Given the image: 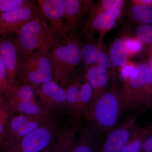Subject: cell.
<instances>
[{
    "instance_id": "24",
    "label": "cell",
    "mask_w": 152,
    "mask_h": 152,
    "mask_svg": "<svg viewBox=\"0 0 152 152\" xmlns=\"http://www.w3.org/2000/svg\"><path fill=\"white\" fill-rule=\"evenodd\" d=\"M15 113L5 102H0V145L4 141L9 121Z\"/></svg>"
},
{
    "instance_id": "11",
    "label": "cell",
    "mask_w": 152,
    "mask_h": 152,
    "mask_svg": "<svg viewBox=\"0 0 152 152\" xmlns=\"http://www.w3.org/2000/svg\"><path fill=\"white\" fill-rule=\"evenodd\" d=\"M37 2L42 15L50 23L55 38H59L66 43L70 40L65 27L64 0H38Z\"/></svg>"
},
{
    "instance_id": "3",
    "label": "cell",
    "mask_w": 152,
    "mask_h": 152,
    "mask_svg": "<svg viewBox=\"0 0 152 152\" xmlns=\"http://www.w3.org/2000/svg\"><path fill=\"white\" fill-rule=\"evenodd\" d=\"M54 116L21 138L0 145V152H41L53 145L60 129Z\"/></svg>"
},
{
    "instance_id": "15",
    "label": "cell",
    "mask_w": 152,
    "mask_h": 152,
    "mask_svg": "<svg viewBox=\"0 0 152 152\" xmlns=\"http://www.w3.org/2000/svg\"><path fill=\"white\" fill-rule=\"evenodd\" d=\"M85 77L93 90L91 103L96 100L107 90L109 81L108 71L103 66H93L88 69Z\"/></svg>"
},
{
    "instance_id": "22",
    "label": "cell",
    "mask_w": 152,
    "mask_h": 152,
    "mask_svg": "<svg viewBox=\"0 0 152 152\" xmlns=\"http://www.w3.org/2000/svg\"><path fill=\"white\" fill-rule=\"evenodd\" d=\"M112 65L118 68H123L128 62V54L124 41L117 38L114 41L110 51V56Z\"/></svg>"
},
{
    "instance_id": "27",
    "label": "cell",
    "mask_w": 152,
    "mask_h": 152,
    "mask_svg": "<svg viewBox=\"0 0 152 152\" xmlns=\"http://www.w3.org/2000/svg\"><path fill=\"white\" fill-rule=\"evenodd\" d=\"M33 1L30 0H0V13L20 8Z\"/></svg>"
},
{
    "instance_id": "2",
    "label": "cell",
    "mask_w": 152,
    "mask_h": 152,
    "mask_svg": "<svg viewBox=\"0 0 152 152\" xmlns=\"http://www.w3.org/2000/svg\"><path fill=\"white\" fill-rule=\"evenodd\" d=\"M44 16L31 21L17 33L15 41L21 60L37 51H51L54 36Z\"/></svg>"
},
{
    "instance_id": "16",
    "label": "cell",
    "mask_w": 152,
    "mask_h": 152,
    "mask_svg": "<svg viewBox=\"0 0 152 152\" xmlns=\"http://www.w3.org/2000/svg\"><path fill=\"white\" fill-rule=\"evenodd\" d=\"M84 1L64 0L65 27L67 34L72 39L84 12Z\"/></svg>"
},
{
    "instance_id": "12",
    "label": "cell",
    "mask_w": 152,
    "mask_h": 152,
    "mask_svg": "<svg viewBox=\"0 0 152 152\" xmlns=\"http://www.w3.org/2000/svg\"><path fill=\"white\" fill-rule=\"evenodd\" d=\"M0 56L7 72L8 89L18 80L21 59L18 49L14 39L7 35H0Z\"/></svg>"
},
{
    "instance_id": "10",
    "label": "cell",
    "mask_w": 152,
    "mask_h": 152,
    "mask_svg": "<svg viewBox=\"0 0 152 152\" xmlns=\"http://www.w3.org/2000/svg\"><path fill=\"white\" fill-rule=\"evenodd\" d=\"M33 90L45 108L54 113L55 112H69L66 89L54 80L42 84Z\"/></svg>"
},
{
    "instance_id": "1",
    "label": "cell",
    "mask_w": 152,
    "mask_h": 152,
    "mask_svg": "<svg viewBox=\"0 0 152 152\" xmlns=\"http://www.w3.org/2000/svg\"><path fill=\"white\" fill-rule=\"evenodd\" d=\"M128 110L124 88L113 86L89 105L84 118L95 134H108L118 125L124 112Z\"/></svg>"
},
{
    "instance_id": "13",
    "label": "cell",
    "mask_w": 152,
    "mask_h": 152,
    "mask_svg": "<svg viewBox=\"0 0 152 152\" xmlns=\"http://www.w3.org/2000/svg\"><path fill=\"white\" fill-rule=\"evenodd\" d=\"M138 118L137 115L129 116L118 125L107 135L99 152H122Z\"/></svg>"
},
{
    "instance_id": "33",
    "label": "cell",
    "mask_w": 152,
    "mask_h": 152,
    "mask_svg": "<svg viewBox=\"0 0 152 152\" xmlns=\"http://www.w3.org/2000/svg\"><path fill=\"white\" fill-rule=\"evenodd\" d=\"M133 4H140L152 6L151 0H139V1H132Z\"/></svg>"
},
{
    "instance_id": "31",
    "label": "cell",
    "mask_w": 152,
    "mask_h": 152,
    "mask_svg": "<svg viewBox=\"0 0 152 152\" xmlns=\"http://www.w3.org/2000/svg\"><path fill=\"white\" fill-rule=\"evenodd\" d=\"M137 72L136 67L130 64H126L122 68L121 70V76L125 80L129 79L134 75Z\"/></svg>"
},
{
    "instance_id": "7",
    "label": "cell",
    "mask_w": 152,
    "mask_h": 152,
    "mask_svg": "<svg viewBox=\"0 0 152 152\" xmlns=\"http://www.w3.org/2000/svg\"><path fill=\"white\" fill-rule=\"evenodd\" d=\"M147 66V63H140L136 67L135 75L126 80L123 88L126 98L128 110L142 105H145L146 108L152 106V99L147 93L145 80Z\"/></svg>"
},
{
    "instance_id": "20",
    "label": "cell",
    "mask_w": 152,
    "mask_h": 152,
    "mask_svg": "<svg viewBox=\"0 0 152 152\" xmlns=\"http://www.w3.org/2000/svg\"><path fill=\"white\" fill-rule=\"evenodd\" d=\"M79 137L76 139L73 152H99L95 133L89 126L87 125L80 130Z\"/></svg>"
},
{
    "instance_id": "19",
    "label": "cell",
    "mask_w": 152,
    "mask_h": 152,
    "mask_svg": "<svg viewBox=\"0 0 152 152\" xmlns=\"http://www.w3.org/2000/svg\"><path fill=\"white\" fill-rule=\"evenodd\" d=\"M82 53L85 62L88 65H100L107 69L112 67L109 56L94 44L85 45L82 49Z\"/></svg>"
},
{
    "instance_id": "25",
    "label": "cell",
    "mask_w": 152,
    "mask_h": 152,
    "mask_svg": "<svg viewBox=\"0 0 152 152\" xmlns=\"http://www.w3.org/2000/svg\"><path fill=\"white\" fill-rule=\"evenodd\" d=\"M136 35L142 43L151 45L152 43V27L150 24H141L137 27Z\"/></svg>"
},
{
    "instance_id": "21",
    "label": "cell",
    "mask_w": 152,
    "mask_h": 152,
    "mask_svg": "<svg viewBox=\"0 0 152 152\" xmlns=\"http://www.w3.org/2000/svg\"><path fill=\"white\" fill-rule=\"evenodd\" d=\"M122 13V9L115 8L104 11L90 19L92 27L98 31H104L114 27Z\"/></svg>"
},
{
    "instance_id": "34",
    "label": "cell",
    "mask_w": 152,
    "mask_h": 152,
    "mask_svg": "<svg viewBox=\"0 0 152 152\" xmlns=\"http://www.w3.org/2000/svg\"><path fill=\"white\" fill-rule=\"evenodd\" d=\"M52 147H50V148H48L44 150L43 151L41 152H50L51 149Z\"/></svg>"
},
{
    "instance_id": "14",
    "label": "cell",
    "mask_w": 152,
    "mask_h": 152,
    "mask_svg": "<svg viewBox=\"0 0 152 152\" xmlns=\"http://www.w3.org/2000/svg\"><path fill=\"white\" fill-rule=\"evenodd\" d=\"M80 119L73 117L68 124L60 129L50 152H73L76 135L82 128Z\"/></svg>"
},
{
    "instance_id": "23",
    "label": "cell",
    "mask_w": 152,
    "mask_h": 152,
    "mask_svg": "<svg viewBox=\"0 0 152 152\" xmlns=\"http://www.w3.org/2000/svg\"><path fill=\"white\" fill-rule=\"evenodd\" d=\"M131 14L134 19L142 24L152 23V6L134 4Z\"/></svg>"
},
{
    "instance_id": "30",
    "label": "cell",
    "mask_w": 152,
    "mask_h": 152,
    "mask_svg": "<svg viewBox=\"0 0 152 152\" xmlns=\"http://www.w3.org/2000/svg\"><path fill=\"white\" fill-rule=\"evenodd\" d=\"M146 88L147 93L150 98L152 99V58L148 64L146 71L145 78Z\"/></svg>"
},
{
    "instance_id": "8",
    "label": "cell",
    "mask_w": 152,
    "mask_h": 152,
    "mask_svg": "<svg viewBox=\"0 0 152 152\" xmlns=\"http://www.w3.org/2000/svg\"><path fill=\"white\" fill-rule=\"evenodd\" d=\"M42 16L34 1L20 8L0 13V35L17 34L28 22Z\"/></svg>"
},
{
    "instance_id": "17",
    "label": "cell",
    "mask_w": 152,
    "mask_h": 152,
    "mask_svg": "<svg viewBox=\"0 0 152 152\" xmlns=\"http://www.w3.org/2000/svg\"><path fill=\"white\" fill-rule=\"evenodd\" d=\"M152 134V124L141 127L135 124L122 152H139L144 143Z\"/></svg>"
},
{
    "instance_id": "4",
    "label": "cell",
    "mask_w": 152,
    "mask_h": 152,
    "mask_svg": "<svg viewBox=\"0 0 152 152\" xmlns=\"http://www.w3.org/2000/svg\"><path fill=\"white\" fill-rule=\"evenodd\" d=\"M54 75L51 51H36L21 60L18 80L33 89L53 80Z\"/></svg>"
},
{
    "instance_id": "32",
    "label": "cell",
    "mask_w": 152,
    "mask_h": 152,
    "mask_svg": "<svg viewBox=\"0 0 152 152\" xmlns=\"http://www.w3.org/2000/svg\"><path fill=\"white\" fill-rule=\"evenodd\" d=\"M139 152H152V134L146 140Z\"/></svg>"
},
{
    "instance_id": "28",
    "label": "cell",
    "mask_w": 152,
    "mask_h": 152,
    "mask_svg": "<svg viewBox=\"0 0 152 152\" xmlns=\"http://www.w3.org/2000/svg\"><path fill=\"white\" fill-rule=\"evenodd\" d=\"M8 90L5 66L0 56V102H4Z\"/></svg>"
},
{
    "instance_id": "26",
    "label": "cell",
    "mask_w": 152,
    "mask_h": 152,
    "mask_svg": "<svg viewBox=\"0 0 152 152\" xmlns=\"http://www.w3.org/2000/svg\"><path fill=\"white\" fill-rule=\"evenodd\" d=\"M124 1L123 0H102L96 9L93 12L91 19L102 12L113 9H122L124 4Z\"/></svg>"
},
{
    "instance_id": "18",
    "label": "cell",
    "mask_w": 152,
    "mask_h": 152,
    "mask_svg": "<svg viewBox=\"0 0 152 152\" xmlns=\"http://www.w3.org/2000/svg\"><path fill=\"white\" fill-rule=\"evenodd\" d=\"M83 77H76L66 85L67 101L68 110L72 117L81 119L80 113V86Z\"/></svg>"
},
{
    "instance_id": "5",
    "label": "cell",
    "mask_w": 152,
    "mask_h": 152,
    "mask_svg": "<svg viewBox=\"0 0 152 152\" xmlns=\"http://www.w3.org/2000/svg\"><path fill=\"white\" fill-rule=\"evenodd\" d=\"M64 45L54 41L51 50L54 68V80L65 86L75 75L76 66L83 59L82 48L78 43L71 39Z\"/></svg>"
},
{
    "instance_id": "29",
    "label": "cell",
    "mask_w": 152,
    "mask_h": 152,
    "mask_svg": "<svg viewBox=\"0 0 152 152\" xmlns=\"http://www.w3.org/2000/svg\"><path fill=\"white\" fill-rule=\"evenodd\" d=\"M124 43L128 54L137 53L140 52L143 48L142 44L137 39L127 38Z\"/></svg>"
},
{
    "instance_id": "9",
    "label": "cell",
    "mask_w": 152,
    "mask_h": 152,
    "mask_svg": "<svg viewBox=\"0 0 152 152\" xmlns=\"http://www.w3.org/2000/svg\"><path fill=\"white\" fill-rule=\"evenodd\" d=\"M54 116V114H15L9 121L4 141L1 145L21 138Z\"/></svg>"
},
{
    "instance_id": "6",
    "label": "cell",
    "mask_w": 152,
    "mask_h": 152,
    "mask_svg": "<svg viewBox=\"0 0 152 152\" xmlns=\"http://www.w3.org/2000/svg\"><path fill=\"white\" fill-rule=\"evenodd\" d=\"M35 94L31 87L18 80L12 88L8 90L4 101L15 113L33 115L53 114L38 102Z\"/></svg>"
}]
</instances>
